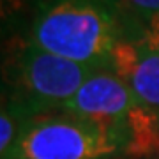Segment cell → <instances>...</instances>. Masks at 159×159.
Listing matches in <instances>:
<instances>
[{
    "label": "cell",
    "mask_w": 159,
    "mask_h": 159,
    "mask_svg": "<svg viewBox=\"0 0 159 159\" xmlns=\"http://www.w3.org/2000/svg\"><path fill=\"white\" fill-rule=\"evenodd\" d=\"M131 20L122 0H35L27 39L58 57L111 69Z\"/></svg>",
    "instance_id": "cell-1"
},
{
    "label": "cell",
    "mask_w": 159,
    "mask_h": 159,
    "mask_svg": "<svg viewBox=\"0 0 159 159\" xmlns=\"http://www.w3.org/2000/svg\"><path fill=\"white\" fill-rule=\"evenodd\" d=\"M46 113L34 119L2 159L129 157L131 142L125 131L73 113Z\"/></svg>",
    "instance_id": "cell-2"
},
{
    "label": "cell",
    "mask_w": 159,
    "mask_h": 159,
    "mask_svg": "<svg viewBox=\"0 0 159 159\" xmlns=\"http://www.w3.org/2000/svg\"><path fill=\"white\" fill-rule=\"evenodd\" d=\"M96 71L99 67L58 57L25 39L9 57L4 96L41 117L62 110Z\"/></svg>",
    "instance_id": "cell-3"
},
{
    "label": "cell",
    "mask_w": 159,
    "mask_h": 159,
    "mask_svg": "<svg viewBox=\"0 0 159 159\" xmlns=\"http://www.w3.org/2000/svg\"><path fill=\"white\" fill-rule=\"evenodd\" d=\"M60 111L125 131L129 157H145L159 148V111L147 106L111 69L96 71Z\"/></svg>",
    "instance_id": "cell-4"
},
{
    "label": "cell",
    "mask_w": 159,
    "mask_h": 159,
    "mask_svg": "<svg viewBox=\"0 0 159 159\" xmlns=\"http://www.w3.org/2000/svg\"><path fill=\"white\" fill-rule=\"evenodd\" d=\"M111 71L159 111V21L143 25L136 18L131 20L125 37L113 51Z\"/></svg>",
    "instance_id": "cell-5"
},
{
    "label": "cell",
    "mask_w": 159,
    "mask_h": 159,
    "mask_svg": "<svg viewBox=\"0 0 159 159\" xmlns=\"http://www.w3.org/2000/svg\"><path fill=\"white\" fill-rule=\"evenodd\" d=\"M37 117L39 115H35L25 104L4 96L2 117H0V156L2 157L12 148L20 134L27 129V125Z\"/></svg>",
    "instance_id": "cell-6"
},
{
    "label": "cell",
    "mask_w": 159,
    "mask_h": 159,
    "mask_svg": "<svg viewBox=\"0 0 159 159\" xmlns=\"http://www.w3.org/2000/svg\"><path fill=\"white\" fill-rule=\"evenodd\" d=\"M125 11L140 23L159 21V0H122Z\"/></svg>",
    "instance_id": "cell-7"
}]
</instances>
